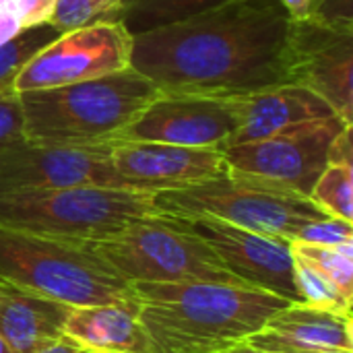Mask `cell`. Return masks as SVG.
Here are the masks:
<instances>
[{
	"label": "cell",
	"mask_w": 353,
	"mask_h": 353,
	"mask_svg": "<svg viewBox=\"0 0 353 353\" xmlns=\"http://www.w3.org/2000/svg\"><path fill=\"white\" fill-rule=\"evenodd\" d=\"M230 0H120L116 21H120L130 35L176 23Z\"/></svg>",
	"instance_id": "cell-19"
},
{
	"label": "cell",
	"mask_w": 353,
	"mask_h": 353,
	"mask_svg": "<svg viewBox=\"0 0 353 353\" xmlns=\"http://www.w3.org/2000/svg\"><path fill=\"white\" fill-rule=\"evenodd\" d=\"M139 321L161 353H225L261 333L292 304L279 296L230 283H132Z\"/></svg>",
	"instance_id": "cell-2"
},
{
	"label": "cell",
	"mask_w": 353,
	"mask_h": 353,
	"mask_svg": "<svg viewBox=\"0 0 353 353\" xmlns=\"http://www.w3.org/2000/svg\"><path fill=\"white\" fill-rule=\"evenodd\" d=\"M225 353H275V352H265V350H259V347H252L248 343H240L232 350H228Z\"/></svg>",
	"instance_id": "cell-33"
},
{
	"label": "cell",
	"mask_w": 353,
	"mask_h": 353,
	"mask_svg": "<svg viewBox=\"0 0 353 353\" xmlns=\"http://www.w3.org/2000/svg\"><path fill=\"white\" fill-rule=\"evenodd\" d=\"M21 31H23V27L17 21V17L10 14L8 10H0V46L14 39Z\"/></svg>",
	"instance_id": "cell-30"
},
{
	"label": "cell",
	"mask_w": 353,
	"mask_h": 353,
	"mask_svg": "<svg viewBox=\"0 0 353 353\" xmlns=\"http://www.w3.org/2000/svg\"><path fill=\"white\" fill-rule=\"evenodd\" d=\"M186 221L238 279L254 290L300 302L294 281V256L288 240L256 234L211 217Z\"/></svg>",
	"instance_id": "cell-13"
},
{
	"label": "cell",
	"mask_w": 353,
	"mask_h": 353,
	"mask_svg": "<svg viewBox=\"0 0 353 353\" xmlns=\"http://www.w3.org/2000/svg\"><path fill=\"white\" fill-rule=\"evenodd\" d=\"M294 240L296 242H306V244H319V246L352 244L353 223L343 221V219H337V217H327V219L312 221V223L304 225Z\"/></svg>",
	"instance_id": "cell-25"
},
{
	"label": "cell",
	"mask_w": 353,
	"mask_h": 353,
	"mask_svg": "<svg viewBox=\"0 0 353 353\" xmlns=\"http://www.w3.org/2000/svg\"><path fill=\"white\" fill-rule=\"evenodd\" d=\"M279 2L292 14V19H296V21H304L310 14L312 0H279Z\"/></svg>",
	"instance_id": "cell-31"
},
{
	"label": "cell",
	"mask_w": 353,
	"mask_h": 353,
	"mask_svg": "<svg viewBox=\"0 0 353 353\" xmlns=\"http://www.w3.org/2000/svg\"><path fill=\"white\" fill-rule=\"evenodd\" d=\"M132 35L120 21L103 19L62 31L14 77L12 91L62 87L130 66Z\"/></svg>",
	"instance_id": "cell-9"
},
{
	"label": "cell",
	"mask_w": 353,
	"mask_h": 353,
	"mask_svg": "<svg viewBox=\"0 0 353 353\" xmlns=\"http://www.w3.org/2000/svg\"><path fill=\"white\" fill-rule=\"evenodd\" d=\"M0 277L66 306H139L132 283L87 242L0 228Z\"/></svg>",
	"instance_id": "cell-4"
},
{
	"label": "cell",
	"mask_w": 353,
	"mask_h": 353,
	"mask_svg": "<svg viewBox=\"0 0 353 353\" xmlns=\"http://www.w3.org/2000/svg\"><path fill=\"white\" fill-rule=\"evenodd\" d=\"M236 128L228 97L159 93L116 143H165L223 151Z\"/></svg>",
	"instance_id": "cell-11"
},
{
	"label": "cell",
	"mask_w": 353,
	"mask_h": 353,
	"mask_svg": "<svg viewBox=\"0 0 353 353\" xmlns=\"http://www.w3.org/2000/svg\"><path fill=\"white\" fill-rule=\"evenodd\" d=\"M56 0H8L6 10L17 17L23 29L50 23Z\"/></svg>",
	"instance_id": "cell-28"
},
{
	"label": "cell",
	"mask_w": 353,
	"mask_h": 353,
	"mask_svg": "<svg viewBox=\"0 0 353 353\" xmlns=\"http://www.w3.org/2000/svg\"><path fill=\"white\" fill-rule=\"evenodd\" d=\"M248 345L265 350V352H275V353H353L345 352V350H335V347H310V345H300L294 341H288L283 337H277L269 331H261L256 335H252L248 341Z\"/></svg>",
	"instance_id": "cell-29"
},
{
	"label": "cell",
	"mask_w": 353,
	"mask_h": 353,
	"mask_svg": "<svg viewBox=\"0 0 353 353\" xmlns=\"http://www.w3.org/2000/svg\"><path fill=\"white\" fill-rule=\"evenodd\" d=\"M81 353H83V352H81Z\"/></svg>",
	"instance_id": "cell-35"
},
{
	"label": "cell",
	"mask_w": 353,
	"mask_h": 353,
	"mask_svg": "<svg viewBox=\"0 0 353 353\" xmlns=\"http://www.w3.org/2000/svg\"><path fill=\"white\" fill-rule=\"evenodd\" d=\"M290 248L296 259L316 269L353 302V242L341 246H319L292 240Z\"/></svg>",
	"instance_id": "cell-20"
},
{
	"label": "cell",
	"mask_w": 353,
	"mask_h": 353,
	"mask_svg": "<svg viewBox=\"0 0 353 353\" xmlns=\"http://www.w3.org/2000/svg\"><path fill=\"white\" fill-rule=\"evenodd\" d=\"M110 159L114 170L141 192L182 188L228 172L219 149L165 143H114Z\"/></svg>",
	"instance_id": "cell-14"
},
{
	"label": "cell",
	"mask_w": 353,
	"mask_h": 353,
	"mask_svg": "<svg viewBox=\"0 0 353 353\" xmlns=\"http://www.w3.org/2000/svg\"><path fill=\"white\" fill-rule=\"evenodd\" d=\"M308 19L335 29L353 31L352 0H312Z\"/></svg>",
	"instance_id": "cell-27"
},
{
	"label": "cell",
	"mask_w": 353,
	"mask_h": 353,
	"mask_svg": "<svg viewBox=\"0 0 353 353\" xmlns=\"http://www.w3.org/2000/svg\"><path fill=\"white\" fill-rule=\"evenodd\" d=\"M23 108L19 93L8 91L0 95V149L25 139L23 134Z\"/></svg>",
	"instance_id": "cell-26"
},
{
	"label": "cell",
	"mask_w": 353,
	"mask_h": 353,
	"mask_svg": "<svg viewBox=\"0 0 353 353\" xmlns=\"http://www.w3.org/2000/svg\"><path fill=\"white\" fill-rule=\"evenodd\" d=\"M265 331L300 345L353 352L352 314H337L306 306L302 302H292L275 312L267 321Z\"/></svg>",
	"instance_id": "cell-18"
},
{
	"label": "cell",
	"mask_w": 353,
	"mask_h": 353,
	"mask_svg": "<svg viewBox=\"0 0 353 353\" xmlns=\"http://www.w3.org/2000/svg\"><path fill=\"white\" fill-rule=\"evenodd\" d=\"M62 31L54 25H37L23 29L14 39L0 46V95L12 91V81L17 72L48 43H52Z\"/></svg>",
	"instance_id": "cell-22"
},
{
	"label": "cell",
	"mask_w": 353,
	"mask_h": 353,
	"mask_svg": "<svg viewBox=\"0 0 353 353\" xmlns=\"http://www.w3.org/2000/svg\"><path fill=\"white\" fill-rule=\"evenodd\" d=\"M343 118H314L283 128L267 139L223 149L225 168L232 174L248 176L310 196L314 182L329 165V149L343 128Z\"/></svg>",
	"instance_id": "cell-8"
},
{
	"label": "cell",
	"mask_w": 353,
	"mask_h": 353,
	"mask_svg": "<svg viewBox=\"0 0 353 353\" xmlns=\"http://www.w3.org/2000/svg\"><path fill=\"white\" fill-rule=\"evenodd\" d=\"M292 25L279 0H230L132 35L130 68L159 93L234 97L285 85Z\"/></svg>",
	"instance_id": "cell-1"
},
{
	"label": "cell",
	"mask_w": 353,
	"mask_h": 353,
	"mask_svg": "<svg viewBox=\"0 0 353 353\" xmlns=\"http://www.w3.org/2000/svg\"><path fill=\"white\" fill-rule=\"evenodd\" d=\"M120 0H56L50 25L60 31H70L95 21H116Z\"/></svg>",
	"instance_id": "cell-24"
},
{
	"label": "cell",
	"mask_w": 353,
	"mask_h": 353,
	"mask_svg": "<svg viewBox=\"0 0 353 353\" xmlns=\"http://www.w3.org/2000/svg\"><path fill=\"white\" fill-rule=\"evenodd\" d=\"M153 194L103 186L0 192V228L58 240L99 242L139 217L159 215Z\"/></svg>",
	"instance_id": "cell-5"
},
{
	"label": "cell",
	"mask_w": 353,
	"mask_h": 353,
	"mask_svg": "<svg viewBox=\"0 0 353 353\" xmlns=\"http://www.w3.org/2000/svg\"><path fill=\"white\" fill-rule=\"evenodd\" d=\"M64 186L134 190L114 170L110 147H70L21 139L0 149V192Z\"/></svg>",
	"instance_id": "cell-10"
},
{
	"label": "cell",
	"mask_w": 353,
	"mask_h": 353,
	"mask_svg": "<svg viewBox=\"0 0 353 353\" xmlns=\"http://www.w3.org/2000/svg\"><path fill=\"white\" fill-rule=\"evenodd\" d=\"M87 244L128 283L213 281L250 288L180 217H139L118 234Z\"/></svg>",
	"instance_id": "cell-6"
},
{
	"label": "cell",
	"mask_w": 353,
	"mask_h": 353,
	"mask_svg": "<svg viewBox=\"0 0 353 353\" xmlns=\"http://www.w3.org/2000/svg\"><path fill=\"white\" fill-rule=\"evenodd\" d=\"M35 353H81V350L74 343H70L68 339L62 337L60 341H56V343H52V345H48V347H43V350Z\"/></svg>",
	"instance_id": "cell-32"
},
{
	"label": "cell",
	"mask_w": 353,
	"mask_h": 353,
	"mask_svg": "<svg viewBox=\"0 0 353 353\" xmlns=\"http://www.w3.org/2000/svg\"><path fill=\"white\" fill-rule=\"evenodd\" d=\"M228 99L234 110L236 128L225 149L267 139L283 128L306 120L337 116L335 110L323 97H319L306 87L292 83L267 87L246 95H234Z\"/></svg>",
	"instance_id": "cell-15"
},
{
	"label": "cell",
	"mask_w": 353,
	"mask_h": 353,
	"mask_svg": "<svg viewBox=\"0 0 353 353\" xmlns=\"http://www.w3.org/2000/svg\"><path fill=\"white\" fill-rule=\"evenodd\" d=\"M62 335L83 353H161L128 304L72 306Z\"/></svg>",
	"instance_id": "cell-16"
},
{
	"label": "cell",
	"mask_w": 353,
	"mask_h": 353,
	"mask_svg": "<svg viewBox=\"0 0 353 353\" xmlns=\"http://www.w3.org/2000/svg\"><path fill=\"white\" fill-rule=\"evenodd\" d=\"M157 95L155 85L130 66L81 83L23 91V134L50 145L112 147Z\"/></svg>",
	"instance_id": "cell-3"
},
{
	"label": "cell",
	"mask_w": 353,
	"mask_h": 353,
	"mask_svg": "<svg viewBox=\"0 0 353 353\" xmlns=\"http://www.w3.org/2000/svg\"><path fill=\"white\" fill-rule=\"evenodd\" d=\"M153 203L163 215L211 217L288 242L304 225L329 217L306 196L232 172L190 186L159 190L153 194Z\"/></svg>",
	"instance_id": "cell-7"
},
{
	"label": "cell",
	"mask_w": 353,
	"mask_h": 353,
	"mask_svg": "<svg viewBox=\"0 0 353 353\" xmlns=\"http://www.w3.org/2000/svg\"><path fill=\"white\" fill-rule=\"evenodd\" d=\"M288 79L323 97L339 118L352 124L353 31L294 19Z\"/></svg>",
	"instance_id": "cell-12"
},
{
	"label": "cell",
	"mask_w": 353,
	"mask_h": 353,
	"mask_svg": "<svg viewBox=\"0 0 353 353\" xmlns=\"http://www.w3.org/2000/svg\"><path fill=\"white\" fill-rule=\"evenodd\" d=\"M294 256V254H292ZM294 281L300 296V302L312 308L331 310L337 314H352L353 302H350L327 277L304 261L294 256Z\"/></svg>",
	"instance_id": "cell-23"
},
{
	"label": "cell",
	"mask_w": 353,
	"mask_h": 353,
	"mask_svg": "<svg viewBox=\"0 0 353 353\" xmlns=\"http://www.w3.org/2000/svg\"><path fill=\"white\" fill-rule=\"evenodd\" d=\"M70 308L0 277V337L12 353H35L60 341Z\"/></svg>",
	"instance_id": "cell-17"
},
{
	"label": "cell",
	"mask_w": 353,
	"mask_h": 353,
	"mask_svg": "<svg viewBox=\"0 0 353 353\" xmlns=\"http://www.w3.org/2000/svg\"><path fill=\"white\" fill-rule=\"evenodd\" d=\"M0 353H12V350L6 345V341H4L2 337H0Z\"/></svg>",
	"instance_id": "cell-34"
},
{
	"label": "cell",
	"mask_w": 353,
	"mask_h": 353,
	"mask_svg": "<svg viewBox=\"0 0 353 353\" xmlns=\"http://www.w3.org/2000/svg\"><path fill=\"white\" fill-rule=\"evenodd\" d=\"M329 217L353 223V165L329 163L308 196Z\"/></svg>",
	"instance_id": "cell-21"
}]
</instances>
